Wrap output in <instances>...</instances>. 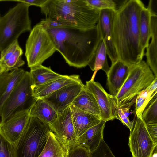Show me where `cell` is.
Instances as JSON below:
<instances>
[{
	"instance_id": "obj_6",
	"label": "cell",
	"mask_w": 157,
	"mask_h": 157,
	"mask_svg": "<svg viewBox=\"0 0 157 157\" xmlns=\"http://www.w3.org/2000/svg\"><path fill=\"white\" fill-rule=\"evenodd\" d=\"M155 77L146 62L142 60L131 67L128 75L115 97L117 107L127 105L147 88Z\"/></svg>"
},
{
	"instance_id": "obj_34",
	"label": "cell",
	"mask_w": 157,
	"mask_h": 157,
	"mask_svg": "<svg viewBox=\"0 0 157 157\" xmlns=\"http://www.w3.org/2000/svg\"><path fill=\"white\" fill-rule=\"evenodd\" d=\"M19 46L18 40H16L1 52L0 63L1 65L9 59Z\"/></svg>"
},
{
	"instance_id": "obj_25",
	"label": "cell",
	"mask_w": 157,
	"mask_h": 157,
	"mask_svg": "<svg viewBox=\"0 0 157 157\" xmlns=\"http://www.w3.org/2000/svg\"><path fill=\"white\" fill-rule=\"evenodd\" d=\"M66 147L51 130L45 145L38 157H65Z\"/></svg>"
},
{
	"instance_id": "obj_19",
	"label": "cell",
	"mask_w": 157,
	"mask_h": 157,
	"mask_svg": "<svg viewBox=\"0 0 157 157\" xmlns=\"http://www.w3.org/2000/svg\"><path fill=\"white\" fill-rule=\"evenodd\" d=\"M106 122L101 120L90 128L77 139V143L85 148L90 153L94 151L103 139V130Z\"/></svg>"
},
{
	"instance_id": "obj_13",
	"label": "cell",
	"mask_w": 157,
	"mask_h": 157,
	"mask_svg": "<svg viewBox=\"0 0 157 157\" xmlns=\"http://www.w3.org/2000/svg\"><path fill=\"white\" fill-rule=\"evenodd\" d=\"M116 11L111 9L100 10L97 24L101 38L105 43L107 54L111 61L112 64L118 60L112 36L113 21Z\"/></svg>"
},
{
	"instance_id": "obj_28",
	"label": "cell",
	"mask_w": 157,
	"mask_h": 157,
	"mask_svg": "<svg viewBox=\"0 0 157 157\" xmlns=\"http://www.w3.org/2000/svg\"><path fill=\"white\" fill-rule=\"evenodd\" d=\"M23 54L22 49L19 45L12 55L1 65L4 71H10L23 65L25 63L22 58Z\"/></svg>"
},
{
	"instance_id": "obj_10",
	"label": "cell",
	"mask_w": 157,
	"mask_h": 157,
	"mask_svg": "<svg viewBox=\"0 0 157 157\" xmlns=\"http://www.w3.org/2000/svg\"><path fill=\"white\" fill-rule=\"evenodd\" d=\"M85 86L96 100L101 120L106 122L116 119L117 104L115 97L108 93L100 84L94 80L86 81Z\"/></svg>"
},
{
	"instance_id": "obj_18",
	"label": "cell",
	"mask_w": 157,
	"mask_h": 157,
	"mask_svg": "<svg viewBox=\"0 0 157 157\" xmlns=\"http://www.w3.org/2000/svg\"><path fill=\"white\" fill-rule=\"evenodd\" d=\"M78 75H65L62 77L38 86L32 87L33 95L36 99L42 98L63 87L81 81Z\"/></svg>"
},
{
	"instance_id": "obj_21",
	"label": "cell",
	"mask_w": 157,
	"mask_h": 157,
	"mask_svg": "<svg viewBox=\"0 0 157 157\" xmlns=\"http://www.w3.org/2000/svg\"><path fill=\"white\" fill-rule=\"evenodd\" d=\"M58 113L41 98L37 99L29 110L31 117H36L49 126L56 119Z\"/></svg>"
},
{
	"instance_id": "obj_4",
	"label": "cell",
	"mask_w": 157,
	"mask_h": 157,
	"mask_svg": "<svg viewBox=\"0 0 157 157\" xmlns=\"http://www.w3.org/2000/svg\"><path fill=\"white\" fill-rule=\"evenodd\" d=\"M0 18V52L17 39L22 33L32 30L27 4L18 2Z\"/></svg>"
},
{
	"instance_id": "obj_26",
	"label": "cell",
	"mask_w": 157,
	"mask_h": 157,
	"mask_svg": "<svg viewBox=\"0 0 157 157\" xmlns=\"http://www.w3.org/2000/svg\"><path fill=\"white\" fill-rule=\"evenodd\" d=\"M151 17L150 11L144 7L140 12L139 25L140 43L144 51L148 47L151 38Z\"/></svg>"
},
{
	"instance_id": "obj_35",
	"label": "cell",
	"mask_w": 157,
	"mask_h": 157,
	"mask_svg": "<svg viewBox=\"0 0 157 157\" xmlns=\"http://www.w3.org/2000/svg\"><path fill=\"white\" fill-rule=\"evenodd\" d=\"M116 112V119L119 120L124 125L129 129L131 132L133 128L134 121L129 120L128 117V113H125L121 107L117 108Z\"/></svg>"
},
{
	"instance_id": "obj_12",
	"label": "cell",
	"mask_w": 157,
	"mask_h": 157,
	"mask_svg": "<svg viewBox=\"0 0 157 157\" xmlns=\"http://www.w3.org/2000/svg\"><path fill=\"white\" fill-rule=\"evenodd\" d=\"M49 127L65 147L77 143L70 107L58 113Z\"/></svg>"
},
{
	"instance_id": "obj_5",
	"label": "cell",
	"mask_w": 157,
	"mask_h": 157,
	"mask_svg": "<svg viewBox=\"0 0 157 157\" xmlns=\"http://www.w3.org/2000/svg\"><path fill=\"white\" fill-rule=\"evenodd\" d=\"M51 131L48 125L42 121L30 117L15 146L17 157H38L45 145Z\"/></svg>"
},
{
	"instance_id": "obj_14",
	"label": "cell",
	"mask_w": 157,
	"mask_h": 157,
	"mask_svg": "<svg viewBox=\"0 0 157 157\" xmlns=\"http://www.w3.org/2000/svg\"><path fill=\"white\" fill-rule=\"evenodd\" d=\"M29 111L17 112L0 121V133L15 146L17 143L29 117Z\"/></svg>"
},
{
	"instance_id": "obj_31",
	"label": "cell",
	"mask_w": 157,
	"mask_h": 157,
	"mask_svg": "<svg viewBox=\"0 0 157 157\" xmlns=\"http://www.w3.org/2000/svg\"><path fill=\"white\" fill-rule=\"evenodd\" d=\"M88 5L92 8L100 11L111 9L117 10V4L113 0H86Z\"/></svg>"
},
{
	"instance_id": "obj_7",
	"label": "cell",
	"mask_w": 157,
	"mask_h": 157,
	"mask_svg": "<svg viewBox=\"0 0 157 157\" xmlns=\"http://www.w3.org/2000/svg\"><path fill=\"white\" fill-rule=\"evenodd\" d=\"M56 51L49 34L40 22L30 31L25 44V55L30 68L42 65Z\"/></svg>"
},
{
	"instance_id": "obj_23",
	"label": "cell",
	"mask_w": 157,
	"mask_h": 157,
	"mask_svg": "<svg viewBox=\"0 0 157 157\" xmlns=\"http://www.w3.org/2000/svg\"><path fill=\"white\" fill-rule=\"evenodd\" d=\"M151 42L146 48L145 53L147 63L155 77H157V16L151 15Z\"/></svg>"
},
{
	"instance_id": "obj_37",
	"label": "cell",
	"mask_w": 157,
	"mask_h": 157,
	"mask_svg": "<svg viewBox=\"0 0 157 157\" xmlns=\"http://www.w3.org/2000/svg\"><path fill=\"white\" fill-rule=\"evenodd\" d=\"M47 0H6V1H12L21 2L28 5L29 6L34 5L41 8L45 4Z\"/></svg>"
},
{
	"instance_id": "obj_1",
	"label": "cell",
	"mask_w": 157,
	"mask_h": 157,
	"mask_svg": "<svg viewBox=\"0 0 157 157\" xmlns=\"http://www.w3.org/2000/svg\"><path fill=\"white\" fill-rule=\"evenodd\" d=\"M51 38L56 50L70 66L84 67L102 40L96 25L83 29L64 25L47 19L40 22Z\"/></svg>"
},
{
	"instance_id": "obj_32",
	"label": "cell",
	"mask_w": 157,
	"mask_h": 157,
	"mask_svg": "<svg viewBox=\"0 0 157 157\" xmlns=\"http://www.w3.org/2000/svg\"><path fill=\"white\" fill-rule=\"evenodd\" d=\"M66 147L65 157H90V152L77 143Z\"/></svg>"
},
{
	"instance_id": "obj_11",
	"label": "cell",
	"mask_w": 157,
	"mask_h": 157,
	"mask_svg": "<svg viewBox=\"0 0 157 157\" xmlns=\"http://www.w3.org/2000/svg\"><path fill=\"white\" fill-rule=\"evenodd\" d=\"M84 86L81 80L65 86L41 99L59 113L70 107Z\"/></svg>"
},
{
	"instance_id": "obj_22",
	"label": "cell",
	"mask_w": 157,
	"mask_h": 157,
	"mask_svg": "<svg viewBox=\"0 0 157 157\" xmlns=\"http://www.w3.org/2000/svg\"><path fill=\"white\" fill-rule=\"evenodd\" d=\"M107 52L105 44L101 40L89 61L87 65L94 72L90 80H94L97 71L100 69L107 75L109 70L107 58Z\"/></svg>"
},
{
	"instance_id": "obj_3",
	"label": "cell",
	"mask_w": 157,
	"mask_h": 157,
	"mask_svg": "<svg viewBox=\"0 0 157 157\" xmlns=\"http://www.w3.org/2000/svg\"><path fill=\"white\" fill-rule=\"evenodd\" d=\"M40 10L46 19L83 29L97 24L100 11L90 7L86 0H47Z\"/></svg>"
},
{
	"instance_id": "obj_2",
	"label": "cell",
	"mask_w": 157,
	"mask_h": 157,
	"mask_svg": "<svg viewBox=\"0 0 157 157\" xmlns=\"http://www.w3.org/2000/svg\"><path fill=\"white\" fill-rule=\"evenodd\" d=\"M144 7L140 0H125L116 11L113 43L119 60L129 67L140 63L144 55L140 41L139 19Z\"/></svg>"
},
{
	"instance_id": "obj_27",
	"label": "cell",
	"mask_w": 157,
	"mask_h": 157,
	"mask_svg": "<svg viewBox=\"0 0 157 157\" xmlns=\"http://www.w3.org/2000/svg\"><path fill=\"white\" fill-rule=\"evenodd\" d=\"M157 92H152L147 89L141 92L136 100V113L137 118H141L143 112Z\"/></svg>"
},
{
	"instance_id": "obj_9",
	"label": "cell",
	"mask_w": 157,
	"mask_h": 157,
	"mask_svg": "<svg viewBox=\"0 0 157 157\" xmlns=\"http://www.w3.org/2000/svg\"><path fill=\"white\" fill-rule=\"evenodd\" d=\"M128 145L132 157H151L155 146L141 118H137L130 134Z\"/></svg>"
},
{
	"instance_id": "obj_39",
	"label": "cell",
	"mask_w": 157,
	"mask_h": 157,
	"mask_svg": "<svg viewBox=\"0 0 157 157\" xmlns=\"http://www.w3.org/2000/svg\"><path fill=\"white\" fill-rule=\"evenodd\" d=\"M157 146H155L154 150L153 151L151 157H157Z\"/></svg>"
},
{
	"instance_id": "obj_15",
	"label": "cell",
	"mask_w": 157,
	"mask_h": 157,
	"mask_svg": "<svg viewBox=\"0 0 157 157\" xmlns=\"http://www.w3.org/2000/svg\"><path fill=\"white\" fill-rule=\"evenodd\" d=\"M131 67L120 60L112 64L107 75V85L110 94L116 97L129 74Z\"/></svg>"
},
{
	"instance_id": "obj_40",
	"label": "cell",
	"mask_w": 157,
	"mask_h": 157,
	"mask_svg": "<svg viewBox=\"0 0 157 157\" xmlns=\"http://www.w3.org/2000/svg\"><path fill=\"white\" fill-rule=\"evenodd\" d=\"M3 71V69L0 63V74Z\"/></svg>"
},
{
	"instance_id": "obj_33",
	"label": "cell",
	"mask_w": 157,
	"mask_h": 157,
	"mask_svg": "<svg viewBox=\"0 0 157 157\" xmlns=\"http://www.w3.org/2000/svg\"><path fill=\"white\" fill-rule=\"evenodd\" d=\"M90 157H115L103 139L98 147L90 153Z\"/></svg>"
},
{
	"instance_id": "obj_30",
	"label": "cell",
	"mask_w": 157,
	"mask_h": 157,
	"mask_svg": "<svg viewBox=\"0 0 157 157\" xmlns=\"http://www.w3.org/2000/svg\"><path fill=\"white\" fill-rule=\"evenodd\" d=\"M0 157H17L15 146L0 133Z\"/></svg>"
},
{
	"instance_id": "obj_8",
	"label": "cell",
	"mask_w": 157,
	"mask_h": 157,
	"mask_svg": "<svg viewBox=\"0 0 157 157\" xmlns=\"http://www.w3.org/2000/svg\"><path fill=\"white\" fill-rule=\"evenodd\" d=\"M29 72L25 71L2 109L0 121L19 112L29 111L36 99L33 96Z\"/></svg>"
},
{
	"instance_id": "obj_20",
	"label": "cell",
	"mask_w": 157,
	"mask_h": 157,
	"mask_svg": "<svg viewBox=\"0 0 157 157\" xmlns=\"http://www.w3.org/2000/svg\"><path fill=\"white\" fill-rule=\"evenodd\" d=\"M72 104L82 111L100 118V111L96 100L85 86Z\"/></svg>"
},
{
	"instance_id": "obj_16",
	"label": "cell",
	"mask_w": 157,
	"mask_h": 157,
	"mask_svg": "<svg viewBox=\"0 0 157 157\" xmlns=\"http://www.w3.org/2000/svg\"><path fill=\"white\" fill-rule=\"evenodd\" d=\"M18 68L0 74V114L3 106L20 82L25 72Z\"/></svg>"
},
{
	"instance_id": "obj_38",
	"label": "cell",
	"mask_w": 157,
	"mask_h": 157,
	"mask_svg": "<svg viewBox=\"0 0 157 157\" xmlns=\"http://www.w3.org/2000/svg\"><path fill=\"white\" fill-rule=\"evenodd\" d=\"M157 0L149 1L147 8L150 11L151 15L157 16Z\"/></svg>"
},
{
	"instance_id": "obj_36",
	"label": "cell",
	"mask_w": 157,
	"mask_h": 157,
	"mask_svg": "<svg viewBox=\"0 0 157 157\" xmlns=\"http://www.w3.org/2000/svg\"><path fill=\"white\" fill-rule=\"evenodd\" d=\"M146 126L154 143L157 144V123L147 124Z\"/></svg>"
},
{
	"instance_id": "obj_29",
	"label": "cell",
	"mask_w": 157,
	"mask_h": 157,
	"mask_svg": "<svg viewBox=\"0 0 157 157\" xmlns=\"http://www.w3.org/2000/svg\"><path fill=\"white\" fill-rule=\"evenodd\" d=\"M141 118L145 124L157 123V94L143 111Z\"/></svg>"
},
{
	"instance_id": "obj_24",
	"label": "cell",
	"mask_w": 157,
	"mask_h": 157,
	"mask_svg": "<svg viewBox=\"0 0 157 157\" xmlns=\"http://www.w3.org/2000/svg\"><path fill=\"white\" fill-rule=\"evenodd\" d=\"M30 68L29 72L32 79V87L46 84L64 75L54 71L50 67H46L42 65Z\"/></svg>"
},
{
	"instance_id": "obj_17",
	"label": "cell",
	"mask_w": 157,
	"mask_h": 157,
	"mask_svg": "<svg viewBox=\"0 0 157 157\" xmlns=\"http://www.w3.org/2000/svg\"><path fill=\"white\" fill-rule=\"evenodd\" d=\"M70 108L77 139L101 120L100 117L82 111L72 104Z\"/></svg>"
}]
</instances>
